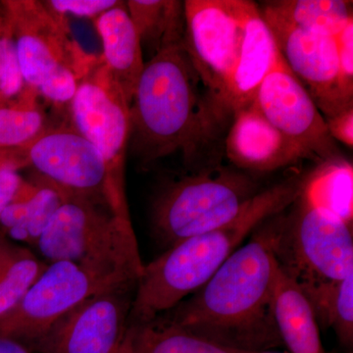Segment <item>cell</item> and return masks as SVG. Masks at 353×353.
<instances>
[{"mask_svg":"<svg viewBox=\"0 0 353 353\" xmlns=\"http://www.w3.org/2000/svg\"><path fill=\"white\" fill-rule=\"evenodd\" d=\"M274 236L275 215L259 225L201 289L158 317L241 352L282 347L274 315L280 275Z\"/></svg>","mask_w":353,"mask_h":353,"instance_id":"obj_1","label":"cell"},{"mask_svg":"<svg viewBox=\"0 0 353 353\" xmlns=\"http://www.w3.org/2000/svg\"><path fill=\"white\" fill-rule=\"evenodd\" d=\"M303 183L292 178L262 190L229 224L181 241L143 265L129 327L153 321L201 289L259 225L296 201Z\"/></svg>","mask_w":353,"mask_h":353,"instance_id":"obj_2","label":"cell"},{"mask_svg":"<svg viewBox=\"0 0 353 353\" xmlns=\"http://www.w3.org/2000/svg\"><path fill=\"white\" fill-rule=\"evenodd\" d=\"M201 83L183 46L161 51L145 62L130 105L129 146L141 164L178 150L189 157L213 141Z\"/></svg>","mask_w":353,"mask_h":353,"instance_id":"obj_3","label":"cell"},{"mask_svg":"<svg viewBox=\"0 0 353 353\" xmlns=\"http://www.w3.org/2000/svg\"><path fill=\"white\" fill-rule=\"evenodd\" d=\"M59 189L61 205L36 245L48 263L75 262L139 279L143 264L131 219L101 202Z\"/></svg>","mask_w":353,"mask_h":353,"instance_id":"obj_4","label":"cell"},{"mask_svg":"<svg viewBox=\"0 0 353 353\" xmlns=\"http://www.w3.org/2000/svg\"><path fill=\"white\" fill-rule=\"evenodd\" d=\"M246 172L216 165L167 183L152 205L153 234L165 250L229 224L261 192Z\"/></svg>","mask_w":353,"mask_h":353,"instance_id":"obj_5","label":"cell"},{"mask_svg":"<svg viewBox=\"0 0 353 353\" xmlns=\"http://www.w3.org/2000/svg\"><path fill=\"white\" fill-rule=\"evenodd\" d=\"M290 209L275 215L273 248L280 270L299 287L338 282L353 273L352 225L301 194Z\"/></svg>","mask_w":353,"mask_h":353,"instance_id":"obj_6","label":"cell"},{"mask_svg":"<svg viewBox=\"0 0 353 353\" xmlns=\"http://www.w3.org/2000/svg\"><path fill=\"white\" fill-rule=\"evenodd\" d=\"M139 279L70 261L48 263L17 307L0 320V334L32 352L60 319L94 294Z\"/></svg>","mask_w":353,"mask_h":353,"instance_id":"obj_7","label":"cell"},{"mask_svg":"<svg viewBox=\"0 0 353 353\" xmlns=\"http://www.w3.org/2000/svg\"><path fill=\"white\" fill-rule=\"evenodd\" d=\"M70 125L101 155L116 208L130 218L125 165L130 141V104L101 62L79 83L68 105Z\"/></svg>","mask_w":353,"mask_h":353,"instance_id":"obj_8","label":"cell"},{"mask_svg":"<svg viewBox=\"0 0 353 353\" xmlns=\"http://www.w3.org/2000/svg\"><path fill=\"white\" fill-rule=\"evenodd\" d=\"M183 48L206 90L208 121L226 90L240 57L246 0H185Z\"/></svg>","mask_w":353,"mask_h":353,"instance_id":"obj_9","label":"cell"},{"mask_svg":"<svg viewBox=\"0 0 353 353\" xmlns=\"http://www.w3.org/2000/svg\"><path fill=\"white\" fill-rule=\"evenodd\" d=\"M0 6L10 24L26 85L38 90L60 67L73 70L81 81L101 63L72 36L66 17L39 0H3Z\"/></svg>","mask_w":353,"mask_h":353,"instance_id":"obj_10","label":"cell"},{"mask_svg":"<svg viewBox=\"0 0 353 353\" xmlns=\"http://www.w3.org/2000/svg\"><path fill=\"white\" fill-rule=\"evenodd\" d=\"M137 283L119 285L90 297L60 318L32 352L120 353L129 330Z\"/></svg>","mask_w":353,"mask_h":353,"instance_id":"obj_11","label":"cell"},{"mask_svg":"<svg viewBox=\"0 0 353 353\" xmlns=\"http://www.w3.org/2000/svg\"><path fill=\"white\" fill-rule=\"evenodd\" d=\"M27 161L28 168L57 187L105 204L127 218L116 208L101 155L71 125H57L30 143Z\"/></svg>","mask_w":353,"mask_h":353,"instance_id":"obj_12","label":"cell"},{"mask_svg":"<svg viewBox=\"0 0 353 353\" xmlns=\"http://www.w3.org/2000/svg\"><path fill=\"white\" fill-rule=\"evenodd\" d=\"M254 102L264 117L311 159L324 162L341 157L325 118L282 57L260 85Z\"/></svg>","mask_w":353,"mask_h":353,"instance_id":"obj_13","label":"cell"},{"mask_svg":"<svg viewBox=\"0 0 353 353\" xmlns=\"http://www.w3.org/2000/svg\"><path fill=\"white\" fill-rule=\"evenodd\" d=\"M267 25L285 65L326 118L353 108V97L341 85L334 37L284 25Z\"/></svg>","mask_w":353,"mask_h":353,"instance_id":"obj_14","label":"cell"},{"mask_svg":"<svg viewBox=\"0 0 353 353\" xmlns=\"http://www.w3.org/2000/svg\"><path fill=\"white\" fill-rule=\"evenodd\" d=\"M280 51L259 6L250 1L245 37L238 63L226 90L213 108L211 124L215 136L231 125L234 114L254 101L260 85L280 58Z\"/></svg>","mask_w":353,"mask_h":353,"instance_id":"obj_15","label":"cell"},{"mask_svg":"<svg viewBox=\"0 0 353 353\" xmlns=\"http://www.w3.org/2000/svg\"><path fill=\"white\" fill-rule=\"evenodd\" d=\"M225 150L230 161L243 172L270 173L312 160L264 117L254 101L234 114Z\"/></svg>","mask_w":353,"mask_h":353,"instance_id":"obj_16","label":"cell"},{"mask_svg":"<svg viewBox=\"0 0 353 353\" xmlns=\"http://www.w3.org/2000/svg\"><path fill=\"white\" fill-rule=\"evenodd\" d=\"M94 24L101 41L102 62L131 105L145 62L126 1L101 14Z\"/></svg>","mask_w":353,"mask_h":353,"instance_id":"obj_17","label":"cell"},{"mask_svg":"<svg viewBox=\"0 0 353 353\" xmlns=\"http://www.w3.org/2000/svg\"><path fill=\"white\" fill-rule=\"evenodd\" d=\"M274 315L283 345L290 353H327L307 299L296 283L281 270L274 297Z\"/></svg>","mask_w":353,"mask_h":353,"instance_id":"obj_18","label":"cell"},{"mask_svg":"<svg viewBox=\"0 0 353 353\" xmlns=\"http://www.w3.org/2000/svg\"><path fill=\"white\" fill-rule=\"evenodd\" d=\"M267 24H279L336 37L353 21L347 0H274L259 7Z\"/></svg>","mask_w":353,"mask_h":353,"instance_id":"obj_19","label":"cell"},{"mask_svg":"<svg viewBox=\"0 0 353 353\" xmlns=\"http://www.w3.org/2000/svg\"><path fill=\"white\" fill-rule=\"evenodd\" d=\"M126 6L138 32L141 48H145L150 58L168 48L183 46L185 2L181 0H128Z\"/></svg>","mask_w":353,"mask_h":353,"instance_id":"obj_20","label":"cell"},{"mask_svg":"<svg viewBox=\"0 0 353 353\" xmlns=\"http://www.w3.org/2000/svg\"><path fill=\"white\" fill-rule=\"evenodd\" d=\"M301 196L352 225V164L341 157L322 162L303 179Z\"/></svg>","mask_w":353,"mask_h":353,"instance_id":"obj_21","label":"cell"},{"mask_svg":"<svg viewBox=\"0 0 353 353\" xmlns=\"http://www.w3.org/2000/svg\"><path fill=\"white\" fill-rule=\"evenodd\" d=\"M124 345L131 353H253L223 347L159 317L129 327Z\"/></svg>","mask_w":353,"mask_h":353,"instance_id":"obj_22","label":"cell"},{"mask_svg":"<svg viewBox=\"0 0 353 353\" xmlns=\"http://www.w3.org/2000/svg\"><path fill=\"white\" fill-rule=\"evenodd\" d=\"M48 265L0 232V320L17 307Z\"/></svg>","mask_w":353,"mask_h":353,"instance_id":"obj_23","label":"cell"},{"mask_svg":"<svg viewBox=\"0 0 353 353\" xmlns=\"http://www.w3.org/2000/svg\"><path fill=\"white\" fill-rule=\"evenodd\" d=\"M299 289L307 299L318 325L333 329L341 345L352 348L353 273L338 282L303 285Z\"/></svg>","mask_w":353,"mask_h":353,"instance_id":"obj_24","label":"cell"},{"mask_svg":"<svg viewBox=\"0 0 353 353\" xmlns=\"http://www.w3.org/2000/svg\"><path fill=\"white\" fill-rule=\"evenodd\" d=\"M37 88L26 85L20 94L0 108V148H24L57 125L48 118Z\"/></svg>","mask_w":353,"mask_h":353,"instance_id":"obj_25","label":"cell"},{"mask_svg":"<svg viewBox=\"0 0 353 353\" xmlns=\"http://www.w3.org/2000/svg\"><path fill=\"white\" fill-rule=\"evenodd\" d=\"M31 181L38 185V190L29 202L27 216L22 223L9 230L4 236L15 243L20 241L36 246L61 205L63 197L59 188L43 176L34 174Z\"/></svg>","mask_w":353,"mask_h":353,"instance_id":"obj_26","label":"cell"},{"mask_svg":"<svg viewBox=\"0 0 353 353\" xmlns=\"http://www.w3.org/2000/svg\"><path fill=\"white\" fill-rule=\"evenodd\" d=\"M25 85L10 24L0 6V108L15 99Z\"/></svg>","mask_w":353,"mask_h":353,"instance_id":"obj_27","label":"cell"},{"mask_svg":"<svg viewBox=\"0 0 353 353\" xmlns=\"http://www.w3.org/2000/svg\"><path fill=\"white\" fill-rule=\"evenodd\" d=\"M26 168L27 146L0 148V213L17 194L24 181L19 172Z\"/></svg>","mask_w":353,"mask_h":353,"instance_id":"obj_28","label":"cell"},{"mask_svg":"<svg viewBox=\"0 0 353 353\" xmlns=\"http://www.w3.org/2000/svg\"><path fill=\"white\" fill-rule=\"evenodd\" d=\"M44 4L58 15L88 18L97 17L120 4L119 0H46Z\"/></svg>","mask_w":353,"mask_h":353,"instance_id":"obj_29","label":"cell"},{"mask_svg":"<svg viewBox=\"0 0 353 353\" xmlns=\"http://www.w3.org/2000/svg\"><path fill=\"white\" fill-rule=\"evenodd\" d=\"M336 38L339 67L343 90L353 97V21Z\"/></svg>","mask_w":353,"mask_h":353,"instance_id":"obj_30","label":"cell"},{"mask_svg":"<svg viewBox=\"0 0 353 353\" xmlns=\"http://www.w3.org/2000/svg\"><path fill=\"white\" fill-rule=\"evenodd\" d=\"M330 136L352 148L353 146V108L345 109L332 117L325 118Z\"/></svg>","mask_w":353,"mask_h":353,"instance_id":"obj_31","label":"cell"},{"mask_svg":"<svg viewBox=\"0 0 353 353\" xmlns=\"http://www.w3.org/2000/svg\"><path fill=\"white\" fill-rule=\"evenodd\" d=\"M0 353H32L22 343L0 334Z\"/></svg>","mask_w":353,"mask_h":353,"instance_id":"obj_32","label":"cell"},{"mask_svg":"<svg viewBox=\"0 0 353 353\" xmlns=\"http://www.w3.org/2000/svg\"><path fill=\"white\" fill-rule=\"evenodd\" d=\"M120 353H131L129 352V350L126 347H125V345H123L122 350H121Z\"/></svg>","mask_w":353,"mask_h":353,"instance_id":"obj_33","label":"cell"},{"mask_svg":"<svg viewBox=\"0 0 353 353\" xmlns=\"http://www.w3.org/2000/svg\"><path fill=\"white\" fill-rule=\"evenodd\" d=\"M253 353H279V352H273V350H267V352H253Z\"/></svg>","mask_w":353,"mask_h":353,"instance_id":"obj_34","label":"cell"}]
</instances>
